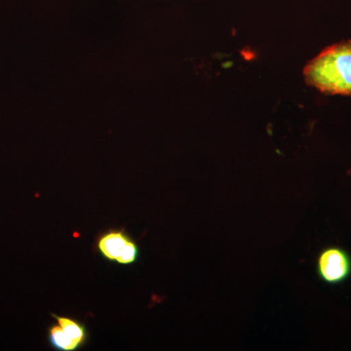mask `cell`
<instances>
[{
  "mask_svg": "<svg viewBox=\"0 0 351 351\" xmlns=\"http://www.w3.org/2000/svg\"><path fill=\"white\" fill-rule=\"evenodd\" d=\"M304 76L321 93L351 96V40L323 50L306 64Z\"/></svg>",
  "mask_w": 351,
  "mask_h": 351,
  "instance_id": "6da1fadb",
  "label": "cell"
},
{
  "mask_svg": "<svg viewBox=\"0 0 351 351\" xmlns=\"http://www.w3.org/2000/svg\"><path fill=\"white\" fill-rule=\"evenodd\" d=\"M95 246L105 260L121 265H133L140 257L137 242L124 228H110L101 232Z\"/></svg>",
  "mask_w": 351,
  "mask_h": 351,
  "instance_id": "7a4b0ae2",
  "label": "cell"
},
{
  "mask_svg": "<svg viewBox=\"0 0 351 351\" xmlns=\"http://www.w3.org/2000/svg\"><path fill=\"white\" fill-rule=\"evenodd\" d=\"M316 272L322 282L339 285L351 276V256L339 246L323 249L316 261Z\"/></svg>",
  "mask_w": 351,
  "mask_h": 351,
  "instance_id": "3957f363",
  "label": "cell"
},
{
  "mask_svg": "<svg viewBox=\"0 0 351 351\" xmlns=\"http://www.w3.org/2000/svg\"><path fill=\"white\" fill-rule=\"evenodd\" d=\"M52 318L62 327L78 348H84L87 345L89 341V332L82 322L75 318L57 315V314H52Z\"/></svg>",
  "mask_w": 351,
  "mask_h": 351,
  "instance_id": "277c9868",
  "label": "cell"
},
{
  "mask_svg": "<svg viewBox=\"0 0 351 351\" xmlns=\"http://www.w3.org/2000/svg\"><path fill=\"white\" fill-rule=\"evenodd\" d=\"M48 341L54 350L59 351H75L80 350L77 346L71 341L58 323H52L48 328Z\"/></svg>",
  "mask_w": 351,
  "mask_h": 351,
  "instance_id": "5b68a950",
  "label": "cell"
}]
</instances>
